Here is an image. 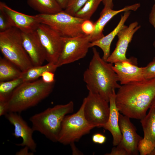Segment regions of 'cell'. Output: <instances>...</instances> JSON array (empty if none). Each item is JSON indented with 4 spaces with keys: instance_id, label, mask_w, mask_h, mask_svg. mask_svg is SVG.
I'll return each mask as SVG.
<instances>
[{
    "instance_id": "obj_25",
    "label": "cell",
    "mask_w": 155,
    "mask_h": 155,
    "mask_svg": "<svg viewBox=\"0 0 155 155\" xmlns=\"http://www.w3.org/2000/svg\"><path fill=\"white\" fill-rule=\"evenodd\" d=\"M102 0H88L74 16L84 19L90 20Z\"/></svg>"
},
{
    "instance_id": "obj_31",
    "label": "cell",
    "mask_w": 155,
    "mask_h": 155,
    "mask_svg": "<svg viewBox=\"0 0 155 155\" xmlns=\"http://www.w3.org/2000/svg\"><path fill=\"white\" fill-rule=\"evenodd\" d=\"M105 155H129L127 151L123 148L117 145V147L112 149L110 153H106Z\"/></svg>"
},
{
    "instance_id": "obj_26",
    "label": "cell",
    "mask_w": 155,
    "mask_h": 155,
    "mask_svg": "<svg viewBox=\"0 0 155 155\" xmlns=\"http://www.w3.org/2000/svg\"><path fill=\"white\" fill-rule=\"evenodd\" d=\"M88 0H69L65 9L66 13L73 16L84 5Z\"/></svg>"
},
{
    "instance_id": "obj_16",
    "label": "cell",
    "mask_w": 155,
    "mask_h": 155,
    "mask_svg": "<svg viewBox=\"0 0 155 155\" xmlns=\"http://www.w3.org/2000/svg\"><path fill=\"white\" fill-rule=\"evenodd\" d=\"M113 68L118 77L121 85L143 80V67H139L137 65L128 61L115 63Z\"/></svg>"
},
{
    "instance_id": "obj_13",
    "label": "cell",
    "mask_w": 155,
    "mask_h": 155,
    "mask_svg": "<svg viewBox=\"0 0 155 155\" xmlns=\"http://www.w3.org/2000/svg\"><path fill=\"white\" fill-rule=\"evenodd\" d=\"M130 119L120 113L119 125L122 137L118 145L124 148L129 155H137L138 144L142 138L137 133L136 128Z\"/></svg>"
},
{
    "instance_id": "obj_8",
    "label": "cell",
    "mask_w": 155,
    "mask_h": 155,
    "mask_svg": "<svg viewBox=\"0 0 155 155\" xmlns=\"http://www.w3.org/2000/svg\"><path fill=\"white\" fill-rule=\"evenodd\" d=\"M90 35L73 37H63V48L56 64L57 67L85 57L90 48Z\"/></svg>"
},
{
    "instance_id": "obj_14",
    "label": "cell",
    "mask_w": 155,
    "mask_h": 155,
    "mask_svg": "<svg viewBox=\"0 0 155 155\" xmlns=\"http://www.w3.org/2000/svg\"><path fill=\"white\" fill-rule=\"evenodd\" d=\"M5 116L14 127V132L13 135L16 138L21 137L22 138V142L17 145L27 146L31 152H35L37 145L32 137L34 131L32 127H30L18 113L8 112Z\"/></svg>"
},
{
    "instance_id": "obj_41",
    "label": "cell",
    "mask_w": 155,
    "mask_h": 155,
    "mask_svg": "<svg viewBox=\"0 0 155 155\" xmlns=\"http://www.w3.org/2000/svg\"><path fill=\"white\" fill-rule=\"evenodd\" d=\"M152 105H153L155 107V98L154 99Z\"/></svg>"
},
{
    "instance_id": "obj_21",
    "label": "cell",
    "mask_w": 155,
    "mask_h": 155,
    "mask_svg": "<svg viewBox=\"0 0 155 155\" xmlns=\"http://www.w3.org/2000/svg\"><path fill=\"white\" fill-rule=\"evenodd\" d=\"M140 122L144 132L143 138L151 142L155 148V109L153 105L150 108L148 113L140 120Z\"/></svg>"
},
{
    "instance_id": "obj_23",
    "label": "cell",
    "mask_w": 155,
    "mask_h": 155,
    "mask_svg": "<svg viewBox=\"0 0 155 155\" xmlns=\"http://www.w3.org/2000/svg\"><path fill=\"white\" fill-rule=\"evenodd\" d=\"M22 72L5 58L0 57V81L3 82L21 77Z\"/></svg>"
},
{
    "instance_id": "obj_3",
    "label": "cell",
    "mask_w": 155,
    "mask_h": 155,
    "mask_svg": "<svg viewBox=\"0 0 155 155\" xmlns=\"http://www.w3.org/2000/svg\"><path fill=\"white\" fill-rule=\"evenodd\" d=\"M54 83H46L42 79L23 82L7 100L8 112L20 113L36 106L51 93Z\"/></svg>"
},
{
    "instance_id": "obj_32",
    "label": "cell",
    "mask_w": 155,
    "mask_h": 155,
    "mask_svg": "<svg viewBox=\"0 0 155 155\" xmlns=\"http://www.w3.org/2000/svg\"><path fill=\"white\" fill-rule=\"evenodd\" d=\"M11 27L3 14L0 12V32L5 31Z\"/></svg>"
},
{
    "instance_id": "obj_19",
    "label": "cell",
    "mask_w": 155,
    "mask_h": 155,
    "mask_svg": "<svg viewBox=\"0 0 155 155\" xmlns=\"http://www.w3.org/2000/svg\"><path fill=\"white\" fill-rule=\"evenodd\" d=\"M130 14V11L124 12L123 15H121L119 23L113 30L102 38L90 42V48L97 46L102 49L103 53L102 58L104 61H106L110 55V47L113 40L119 31L126 26L124 24Z\"/></svg>"
},
{
    "instance_id": "obj_20",
    "label": "cell",
    "mask_w": 155,
    "mask_h": 155,
    "mask_svg": "<svg viewBox=\"0 0 155 155\" xmlns=\"http://www.w3.org/2000/svg\"><path fill=\"white\" fill-rule=\"evenodd\" d=\"M27 3L40 14H54L63 10L56 0H27Z\"/></svg>"
},
{
    "instance_id": "obj_4",
    "label": "cell",
    "mask_w": 155,
    "mask_h": 155,
    "mask_svg": "<svg viewBox=\"0 0 155 155\" xmlns=\"http://www.w3.org/2000/svg\"><path fill=\"white\" fill-rule=\"evenodd\" d=\"M74 103L72 101L65 104H58L49 108L36 114L30 118L32 127L53 142H58L62 122L65 117L73 113Z\"/></svg>"
},
{
    "instance_id": "obj_7",
    "label": "cell",
    "mask_w": 155,
    "mask_h": 155,
    "mask_svg": "<svg viewBox=\"0 0 155 155\" xmlns=\"http://www.w3.org/2000/svg\"><path fill=\"white\" fill-rule=\"evenodd\" d=\"M40 23L45 24L63 37H73L84 34L81 28L84 20L69 14L63 10L52 14L35 15Z\"/></svg>"
},
{
    "instance_id": "obj_17",
    "label": "cell",
    "mask_w": 155,
    "mask_h": 155,
    "mask_svg": "<svg viewBox=\"0 0 155 155\" xmlns=\"http://www.w3.org/2000/svg\"><path fill=\"white\" fill-rule=\"evenodd\" d=\"M139 3L127 6L119 10H114L110 8H103L100 13L98 19L94 23V30L90 35V42L98 40L104 36L103 34L104 27L107 23L114 16L122 12L132 10L135 11L140 7Z\"/></svg>"
},
{
    "instance_id": "obj_22",
    "label": "cell",
    "mask_w": 155,
    "mask_h": 155,
    "mask_svg": "<svg viewBox=\"0 0 155 155\" xmlns=\"http://www.w3.org/2000/svg\"><path fill=\"white\" fill-rule=\"evenodd\" d=\"M57 68L55 64L50 63L44 65L33 66L22 72L21 77L24 82L33 81L41 77L44 71H50L54 73Z\"/></svg>"
},
{
    "instance_id": "obj_28",
    "label": "cell",
    "mask_w": 155,
    "mask_h": 155,
    "mask_svg": "<svg viewBox=\"0 0 155 155\" xmlns=\"http://www.w3.org/2000/svg\"><path fill=\"white\" fill-rule=\"evenodd\" d=\"M143 74L145 79L155 78V57L146 66L143 67Z\"/></svg>"
},
{
    "instance_id": "obj_9",
    "label": "cell",
    "mask_w": 155,
    "mask_h": 155,
    "mask_svg": "<svg viewBox=\"0 0 155 155\" xmlns=\"http://www.w3.org/2000/svg\"><path fill=\"white\" fill-rule=\"evenodd\" d=\"M83 100L84 113L86 119L96 127H102L109 117V102L99 94L90 92Z\"/></svg>"
},
{
    "instance_id": "obj_40",
    "label": "cell",
    "mask_w": 155,
    "mask_h": 155,
    "mask_svg": "<svg viewBox=\"0 0 155 155\" xmlns=\"http://www.w3.org/2000/svg\"><path fill=\"white\" fill-rule=\"evenodd\" d=\"M150 155H155V148L152 152L150 154Z\"/></svg>"
},
{
    "instance_id": "obj_10",
    "label": "cell",
    "mask_w": 155,
    "mask_h": 155,
    "mask_svg": "<svg viewBox=\"0 0 155 155\" xmlns=\"http://www.w3.org/2000/svg\"><path fill=\"white\" fill-rule=\"evenodd\" d=\"M36 31L45 52L46 60L56 64L63 48V37L43 24H39Z\"/></svg>"
},
{
    "instance_id": "obj_37",
    "label": "cell",
    "mask_w": 155,
    "mask_h": 155,
    "mask_svg": "<svg viewBox=\"0 0 155 155\" xmlns=\"http://www.w3.org/2000/svg\"><path fill=\"white\" fill-rule=\"evenodd\" d=\"M102 2L104 5V8L113 9L114 6L113 0H102Z\"/></svg>"
},
{
    "instance_id": "obj_29",
    "label": "cell",
    "mask_w": 155,
    "mask_h": 155,
    "mask_svg": "<svg viewBox=\"0 0 155 155\" xmlns=\"http://www.w3.org/2000/svg\"><path fill=\"white\" fill-rule=\"evenodd\" d=\"M81 28L84 33L87 35H90L94 30V23L90 20H84L82 24Z\"/></svg>"
},
{
    "instance_id": "obj_1",
    "label": "cell",
    "mask_w": 155,
    "mask_h": 155,
    "mask_svg": "<svg viewBox=\"0 0 155 155\" xmlns=\"http://www.w3.org/2000/svg\"><path fill=\"white\" fill-rule=\"evenodd\" d=\"M116 94L119 111L130 118L141 120L155 98V78L121 85Z\"/></svg>"
},
{
    "instance_id": "obj_35",
    "label": "cell",
    "mask_w": 155,
    "mask_h": 155,
    "mask_svg": "<svg viewBox=\"0 0 155 155\" xmlns=\"http://www.w3.org/2000/svg\"><path fill=\"white\" fill-rule=\"evenodd\" d=\"M8 112L7 100H0V116L5 115Z\"/></svg>"
},
{
    "instance_id": "obj_38",
    "label": "cell",
    "mask_w": 155,
    "mask_h": 155,
    "mask_svg": "<svg viewBox=\"0 0 155 155\" xmlns=\"http://www.w3.org/2000/svg\"><path fill=\"white\" fill-rule=\"evenodd\" d=\"M71 147L73 155H82V152L76 147L75 143H72L69 144Z\"/></svg>"
},
{
    "instance_id": "obj_36",
    "label": "cell",
    "mask_w": 155,
    "mask_h": 155,
    "mask_svg": "<svg viewBox=\"0 0 155 155\" xmlns=\"http://www.w3.org/2000/svg\"><path fill=\"white\" fill-rule=\"evenodd\" d=\"M30 149L27 146H25L24 147L21 149L19 151L17 152L16 155H33L34 153L31 152H29Z\"/></svg>"
},
{
    "instance_id": "obj_39",
    "label": "cell",
    "mask_w": 155,
    "mask_h": 155,
    "mask_svg": "<svg viewBox=\"0 0 155 155\" xmlns=\"http://www.w3.org/2000/svg\"><path fill=\"white\" fill-rule=\"evenodd\" d=\"M62 9H65L67 5L69 0H56Z\"/></svg>"
},
{
    "instance_id": "obj_24",
    "label": "cell",
    "mask_w": 155,
    "mask_h": 155,
    "mask_svg": "<svg viewBox=\"0 0 155 155\" xmlns=\"http://www.w3.org/2000/svg\"><path fill=\"white\" fill-rule=\"evenodd\" d=\"M24 82L21 77L0 82V100H7L14 90Z\"/></svg>"
},
{
    "instance_id": "obj_2",
    "label": "cell",
    "mask_w": 155,
    "mask_h": 155,
    "mask_svg": "<svg viewBox=\"0 0 155 155\" xmlns=\"http://www.w3.org/2000/svg\"><path fill=\"white\" fill-rule=\"evenodd\" d=\"M92 52V58L83 74V80L89 92L99 94L109 102L110 94L121 85L113 68V64L104 60L94 47Z\"/></svg>"
},
{
    "instance_id": "obj_6",
    "label": "cell",
    "mask_w": 155,
    "mask_h": 155,
    "mask_svg": "<svg viewBox=\"0 0 155 155\" xmlns=\"http://www.w3.org/2000/svg\"><path fill=\"white\" fill-rule=\"evenodd\" d=\"M84 105L83 100L77 112L65 117L62 123L58 142L66 145L78 142L83 136L89 133L96 127L86 119L84 113Z\"/></svg>"
},
{
    "instance_id": "obj_27",
    "label": "cell",
    "mask_w": 155,
    "mask_h": 155,
    "mask_svg": "<svg viewBox=\"0 0 155 155\" xmlns=\"http://www.w3.org/2000/svg\"><path fill=\"white\" fill-rule=\"evenodd\" d=\"M154 148L151 142L143 138L140 141L138 146V150L141 155H150Z\"/></svg>"
},
{
    "instance_id": "obj_12",
    "label": "cell",
    "mask_w": 155,
    "mask_h": 155,
    "mask_svg": "<svg viewBox=\"0 0 155 155\" xmlns=\"http://www.w3.org/2000/svg\"><path fill=\"white\" fill-rule=\"evenodd\" d=\"M0 12L12 27L16 28L22 32L36 30L40 24L35 15H27L16 11L1 1L0 2Z\"/></svg>"
},
{
    "instance_id": "obj_18",
    "label": "cell",
    "mask_w": 155,
    "mask_h": 155,
    "mask_svg": "<svg viewBox=\"0 0 155 155\" xmlns=\"http://www.w3.org/2000/svg\"><path fill=\"white\" fill-rule=\"evenodd\" d=\"M116 93L114 91L109 97L110 113L106 123L103 126L105 129L108 130L113 137V144L114 146H117L120 142L122 137L119 125V111L117 106L115 99Z\"/></svg>"
},
{
    "instance_id": "obj_33",
    "label": "cell",
    "mask_w": 155,
    "mask_h": 155,
    "mask_svg": "<svg viewBox=\"0 0 155 155\" xmlns=\"http://www.w3.org/2000/svg\"><path fill=\"white\" fill-rule=\"evenodd\" d=\"M92 139L94 143L102 144L105 142L106 137L105 136L101 133H96L93 135Z\"/></svg>"
},
{
    "instance_id": "obj_11",
    "label": "cell",
    "mask_w": 155,
    "mask_h": 155,
    "mask_svg": "<svg viewBox=\"0 0 155 155\" xmlns=\"http://www.w3.org/2000/svg\"><path fill=\"white\" fill-rule=\"evenodd\" d=\"M141 28L137 22L135 21L126 26L121 30L117 36L118 40L114 50L106 60L110 63H114L123 61H128L137 64V59L133 57L127 58L126 53L129 43L134 34Z\"/></svg>"
},
{
    "instance_id": "obj_5",
    "label": "cell",
    "mask_w": 155,
    "mask_h": 155,
    "mask_svg": "<svg viewBox=\"0 0 155 155\" xmlns=\"http://www.w3.org/2000/svg\"><path fill=\"white\" fill-rule=\"evenodd\" d=\"M0 50L4 58L22 72L33 66L23 46L22 32L16 28L0 32Z\"/></svg>"
},
{
    "instance_id": "obj_15",
    "label": "cell",
    "mask_w": 155,
    "mask_h": 155,
    "mask_svg": "<svg viewBox=\"0 0 155 155\" xmlns=\"http://www.w3.org/2000/svg\"><path fill=\"white\" fill-rule=\"evenodd\" d=\"M23 46L33 66L42 65L46 60L44 49L36 31L22 32Z\"/></svg>"
},
{
    "instance_id": "obj_34",
    "label": "cell",
    "mask_w": 155,
    "mask_h": 155,
    "mask_svg": "<svg viewBox=\"0 0 155 155\" xmlns=\"http://www.w3.org/2000/svg\"><path fill=\"white\" fill-rule=\"evenodd\" d=\"M149 21L150 24L154 27L155 30V0H154V3L149 14ZM153 45L155 49V39Z\"/></svg>"
},
{
    "instance_id": "obj_30",
    "label": "cell",
    "mask_w": 155,
    "mask_h": 155,
    "mask_svg": "<svg viewBox=\"0 0 155 155\" xmlns=\"http://www.w3.org/2000/svg\"><path fill=\"white\" fill-rule=\"evenodd\" d=\"M42 79L46 83H51L55 82L54 73L50 71H44L42 74Z\"/></svg>"
}]
</instances>
